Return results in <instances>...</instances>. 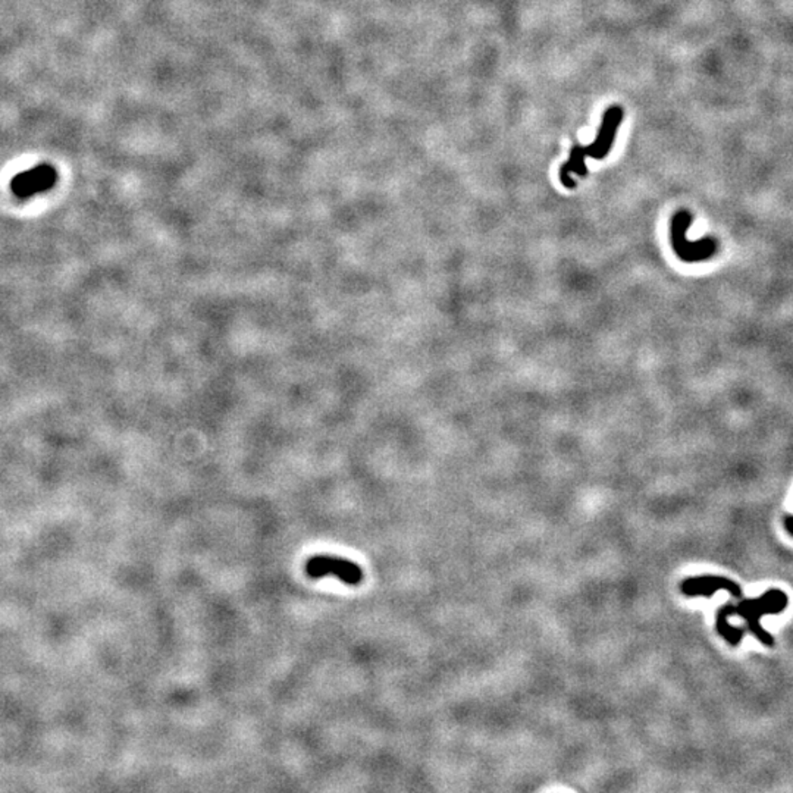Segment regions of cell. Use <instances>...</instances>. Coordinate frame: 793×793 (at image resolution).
Returning <instances> with one entry per match:
<instances>
[{
    "label": "cell",
    "instance_id": "cell-6",
    "mask_svg": "<svg viewBox=\"0 0 793 793\" xmlns=\"http://www.w3.org/2000/svg\"><path fill=\"white\" fill-rule=\"evenodd\" d=\"M680 591L687 597H713L717 591H726L734 598H742V589L738 583L723 576L689 578L683 580Z\"/></svg>",
    "mask_w": 793,
    "mask_h": 793
},
{
    "label": "cell",
    "instance_id": "cell-1",
    "mask_svg": "<svg viewBox=\"0 0 793 793\" xmlns=\"http://www.w3.org/2000/svg\"><path fill=\"white\" fill-rule=\"evenodd\" d=\"M788 604H789V598L780 589H769L761 597L743 599V601L736 604V606L732 603L726 604V606L720 607L717 613V619H716V627H717L718 634L723 639H726L730 645H734V647L739 645L742 638H743V633H745V627H736L734 624H730L729 622V617H732V615H739V617L745 620L746 629L760 643H764L767 647H773V634L762 627L761 617L767 615H780V613L786 610Z\"/></svg>",
    "mask_w": 793,
    "mask_h": 793
},
{
    "label": "cell",
    "instance_id": "cell-2",
    "mask_svg": "<svg viewBox=\"0 0 793 793\" xmlns=\"http://www.w3.org/2000/svg\"><path fill=\"white\" fill-rule=\"evenodd\" d=\"M692 223H694V214L687 209L673 214L670 223L671 247L676 256L683 262H704L716 256L718 242L714 237H704L697 242H690L688 238V230Z\"/></svg>",
    "mask_w": 793,
    "mask_h": 793
},
{
    "label": "cell",
    "instance_id": "cell-7",
    "mask_svg": "<svg viewBox=\"0 0 793 793\" xmlns=\"http://www.w3.org/2000/svg\"><path fill=\"white\" fill-rule=\"evenodd\" d=\"M785 528L786 531L789 532L790 535L793 536V515H788V517H786Z\"/></svg>",
    "mask_w": 793,
    "mask_h": 793
},
{
    "label": "cell",
    "instance_id": "cell-4",
    "mask_svg": "<svg viewBox=\"0 0 793 793\" xmlns=\"http://www.w3.org/2000/svg\"><path fill=\"white\" fill-rule=\"evenodd\" d=\"M58 172L50 165H39L28 171L15 175L11 181V190L18 198H30L55 187Z\"/></svg>",
    "mask_w": 793,
    "mask_h": 793
},
{
    "label": "cell",
    "instance_id": "cell-5",
    "mask_svg": "<svg viewBox=\"0 0 793 793\" xmlns=\"http://www.w3.org/2000/svg\"><path fill=\"white\" fill-rule=\"evenodd\" d=\"M623 116H624L623 107H608L607 111L604 112L603 123H601L598 135H597L594 143L589 144V146H580L583 155L597 159V160H601V159L608 156L611 147L615 143V134H617L620 125H622Z\"/></svg>",
    "mask_w": 793,
    "mask_h": 793
},
{
    "label": "cell",
    "instance_id": "cell-3",
    "mask_svg": "<svg viewBox=\"0 0 793 793\" xmlns=\"http://www.w3.org/2000/svg\"><path fill=\"white\" fill-rule=\"evenodd\" d=\"M305 573L312 579H322L326 576H335L345 585L357 587L363 582L365 573L359 564L351 560L335 557V555L319 554L314 555L305 563Z\"/></svg>",
    "mask_w": 793,
    "mask_h": 793
}]
</instances>
